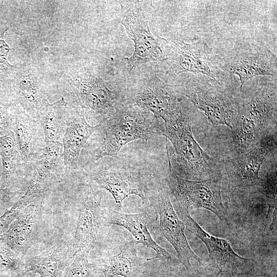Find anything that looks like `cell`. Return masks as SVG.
Here are the masks:
<instances>
[{
	"mask_svg": "<svg viewBox=\"0 0 277 277\" xmlns=\"http://www.w3.org/2000/svg\"><path fill=\"white\" fill-rule=\"evenodd\" d=\"M13 132L21 159L30 161L36 148L37 129L34 118L25 112L15 115Z\"/></svg>",
	"mask_w": 277,
	"mask_h": 277,
	"instance_id": "22",
	"label": "cell"
},
{
	"mask_svg": "<svg viewBox=\"0 0 277 277\" xmlns=\"http://www.w3.org/2000/svg\"><path fill=\"white\" fill-rule=\"evenodd\" d=\"M150 113L137 107L121 105L100 124L105 136L93 160L117 158L121 148L129 142L139 139L147 140L154 134H159V121Z\"/></svg>",
	"mask_w": 277,
	"mask_h": 277,
	"instance_id": "3",
	"label": "cell"
},
{
	"mask_svg": "<svg viewBox=\"0 0 277 277\" xmlns=\"http://www.w3.org/2000/svg\"><path fill=\"white\" fill-rule=\"evenodd\" d=\"M230 277H241L240 275H234V276H230Z\"/></svg>",
	"mask_w": 277,
	"mask_h": 277,
	"instance_id": "34",
	"label": "cell"
},
{
	"mask_svg": "<svg viewBox=\"0 0 277 277\" xmlns=\"http://www.w3.org/2000/svg\"><path fill=\"white\" fill-rule=\"evenodd\" d=\"M191 113L187 103L178 96L163 118L164 123L160 125L159 134L166 136L175 149L180 170L176 174L194 176L204 173H212L215 162L194 138Z\"/></svg>",
	"mask_w": 277,
	"mask_h": 277,
	"instance_id": "2",
	"label": "cell"
},
{
	"mask_svg": "<svg viewBox=\"0 0 277 277\" xmlns=\"http://www.w3.org/2000/svg\"><path fill=\"white\" fill-rule=\"evenodd\" d=\"M222 182V175L219 173L205 180L193 181L182 177L171 170L167 179L168 190L175 198L181 217L190 214L194 209L202 208L229 224L228 212L221 196Z\"/></svg>",
	"mask_w": 277,
	"mask_h": 277,
	"instance_id": "4",
	"label": "cell"
},
{
	"mask_svg": "<svg viewBox=\"0 0 277 277\" xmlns=\"http://www.w3.org/2000/svg\"><path fill=\"white\" fill-rule=\"evenodd\" d=\"M75 108L87 118H93L98 124L110 117L121 105L120 98L107 87L97 74L79 72L68 80Z\"/></svg>",
	"mask_w": 277,
	"mask_h": 277,
	"instance_id": "7",
	"label": "cell"
},
{
	"mask_svg": "<svg viewBox=\"0 0 277 277\" xmlns=\"http://www.w3.org/2000/svg\"><path fill=\"white\" fill-rule=\"evenodd\" d=\"M221 70L230 76L239 77L240 90L245 83L260 76L276 77V56L266 46L249 43L233 48L219 58Z\"/></svg>",
	"mask_w": 277,
	"mask_h": 277,
	"instance_id": "10",
	"label": "cell"
},
{
	"mask_svg": "<svg viewBox=\"0 0 277 277\" xmlns=\"http://www.w3.org/2000/svg\"><path fill=\"white\" fill-rule=\"evenodd\" d=\"M18 211L13 206L0 216V238L6 233L16 217Z\"/></svg>",
	"mask_w": 277,
	"mask_h": 277,
	"instance_id": "31",
	"label": "cell"
},
{
	"mask_svg": "<svg viewBox=\"0 0 277 277\" xmlns=\"http://www.w3.org/2000/svg\"><path fill=\"white\" fill-rule=\"evenodd\" d=\"M7 187L8 186L0 182V210L7 205L12 195Z\"/></svg>",
	"mask_w": 277,
	"mask_h": 277,
	"instance_id": "32",
	"label": "cell"
},
{
	"mask_svg": "<svg viewBox=\"0 0 277 277\" xmlns=\"http://www.w3.org/2000/svg\"><path fill=\"white\" fill-rule=\"evenodd\" d=\"M39 204L30 205L19 211L6 233L0 238L1 240L14 251L27 243L35 225Z\"/></svg>",
	"mask_w": 277,
	"mask_h": 277,
	"instance_id": "20",
	"label": "cell"
},
{
	"mask_svg": "<svg viewBox=\"0 0 277 277\" xmlns=\"http://www.w3.org/2000/svg\"><path fill=\"white\" fill-rule=\"evenodd\" d=\"M276 145L273 135H267L260 139L257 145L241 157L239 171L229 179V189L232 191L241 187L259 184V172L265 158Z\"/></svg>",
	"mask_w": 277,
	"mask_h": 277,
	"instance_id": "17",
	"label": "cell"
},
{
	"mask_svg": "<svg viewBox=\"0 0 277 277\" xmlns=\"http://www.w3.org/2000/svg\"><path fill=\"white\" fill-rule=\"evenodd\" d=\"M62 253L58 248L32 258L29 263L28 268L34 270L42 277H55L58 258Z\"/></svg>",
	"mask_w": 277,
	"mask_h": 277,
	"instance_id": "26",
	"label": "cell"
},
{
	"mask_svg": "<svg viewBox=\"0 0 277 277\" xmlns=\"http://www.w3.org/2000/svg\"><path fill=\"white\" fill-rule=\"evenodd\" d=\"M99 187L108 191L117 206L122 208L124 200L130 195L146 200L147 187L140 172L128 164L115 161L105 164L90 175Z\"/></svg>",
	"mask_w": 277,
	"mask_h": 277,
	"instance_id": "11",
	"label": "cell"
},
{
	"mask_svg": "<svg viewBox=\"0 0 277 277\" xmlns=\"http://www.w3.org/2000/svg\"><path fill=\"white\" fill-rule=\"evenodd\" d=\"M101 195L88 186L78 204L76 227L71 247L73 256L81 251H90L97 241L101 216Z\"/></svg>",
	"mask_w": 277,
	"mask_h": 277,
	"instance_id": "14",
	"label": "cell"
},
{
	"mask_svg": "<svg viewBox=\"0 0 277 277\" xmlns=\"http://www.w3.org/2000/svg\"><path fill=\"white\" fill-rule=\"evenodd\" d=\"M14 84L17 100L26 113L36 117L47 100L35 73L22 70L15 78Z\"/></svg>",
	"mask_w": 277,
	"mask_h": 277,
	"instance_id": "19",
	"label": "cell"
},
{
	"mask_svg": "<svg viewBox=\"0 0 277 277\" xmlns=\"http://www.w3.org/2000/svg\"><path fill=\"white\" fill-rule=\"evenodd\" d=\"M0 151L2 163L0 182L8 186L10 180L19 165L21 157L14 133L1 137Z\"/></svg>",
	"mask_w": 277,
	"mask_h": 277,
	"instance_id": "24",
	"label": "cell"
},
{
	"mask_svg": "<svg viewBox=\"0 0 277 277\" xmlns=\"http://www.w3.org/2000/svg\"><path fill=\"white\" fill-rule=\"evenodd\" d=\"M259 193L265 197L268 205L265 217L266 227L268 224L271 227L276 223V172L268 173L261 179L257 186Z\"/></svg>",
	"mask_w": 277,
	"mask_h": 277,
	"instance_id": "25",
	"label": "cell"
},
{
	"mask_svg": "<svg viewBox=\"0 0 277 277\" xmlns=\"http://www.w3.org/2000/svg\"><path fill=\"white\" fill-rule=\"evenodd\" d=\"M15 115L9 113L0 105V134L2 136L13 133V128Z\"/></svg>",
	"mask_w": 277,
	"mask_h": 277,
	"instance_id": "29",
	"label": "cell"
},
{
	"mask_svg": "<svg viewBox=\"0 0 277 277\" xmlns=\"http://www.w3.org/2000/svg\"><path fill=\"white\" fill-rule=\"evenodd\" d=\"M17 261L14 251L0 240V272L14 268Z\"/></svg>",
	"mask_w": 277,
	"mask_h": 277,
	"instance_id": "28",
	"label": "cell"
},
{
	"mask_svg": "<svg viewBox=\"0 0 277 277\" xmlns=\"http://www.w3.org/2000/svg\"><path fill=\"white\" fill-rule=\"evenodd\" d=\"M135 245L134 242L126 243L118 253L101 263L100 269L104 277H141L146 262L137 255Z\"/></svg>",
	"mask_w": 277,
	"mask_h": 277,
	"instance_id": "18",
	"label": "cell"
},
{
	"mask_svg": "<svg viewBox=\"0 0 277 277\" xmlns=\"http://www.w3.org/2000/svg\"><path fill=\"white\" fill-rule=\"evenodd\" d=\"M89 252L81 251L73 256L74 259L69 268L68 277H90L92 269L88 260Z\"/></svg>",
	"mask_w": 277,
	"mask_h": 277,
	"instance_id": "27",
	"label": "cell"
},
{
	"mask_svg": "<svg viewBox=\"0 0 277 277\" xmlns=\"http://www.w3.org/2000/svg\"><path fill=\"white\" fill-rule=\"evenodd\" d=\"M63 144L58 141L46 144L38 148L30 161L34 171L49 181L57 174L63 162Z\"/></svg>",
	"mask_w": 277,
	"mask_h": 277,
	"instance_id": "23",
	"label": "cell"
},
{
	"mask_svg": "<svg viewBox=\"0 0 277 277\" xmlns=\"http://www.w3.org/2000/svg\"><path fill=\"white\" fill-rule=\"evenodd\" d=\"M101 216L106 223L122 226L132 235L136 245L141 244L152 248L156 255L147 261L159 259L164 261H174L176 258L161 247L152 238L147 228L148 215L146 212L137 214H125L111 209H104Z\"/></svg>",
	"mask_w": 277,
	"mask_h": 277,
	"instance_id": "15",
	"label": "cell"
},
{
	"mask_svg": "<svg viewBox=\"0 0 277 277\" xmlns=\"http://www.w3.org/2000/svg\"><path fill=\"white\" fill-rule=\"evenodd\" d=\"M179 94L172 85L165 83L154 74L128 88L123 96L122 105L146 110L155 119L162 120Z\"/></svg>",
	"mask_w": 277,
	"mask_h": 277,
	"instance_id": "12",
	"label": "cell"
},
{
	"mask_svg": "<svg viewBox=\"0 0 277 277\" xmlns=\"http://www.w3.org/2000/svg\"><path fill=\"white\" fill-rule=\"evenodd\" d=\"M120 5L119 22L134 43L133 54L125 58L129 71L149 62L164 63L168 56L167 41L152 34L138 3L123 2Z\"/></svg>",
	"mask_w": 277,
	"mask_h": 277,
	"instance_id": "6",
	"label": "cell"
},
{
	"mask_svg": "<svg viewBox=\"0 0 277 277\" xmlns=\"http://www.w3.org/2000/svg\"><path fill=\"white\" fill-rule=\"evenodd\" d=\"M148 199L156 215L152 229L153 233L166 239L173 247L180 262L186 270L192 267L190 263L191 259L201 263L200 258L189 244L185 233V225L172 205L170 193L166 185L158 181L156 191L150 194Z\"/></svg>",
	"mask_w": 277,
	"mask_h": 277,
	"instance_id": "8",
	"label": "cell"
},
{
	"mask_svg": "<svg viewBox=\"0 0 277 277\" xmlns=\"http://www.w3.org/2000/svg\"><path fill=\"white\" fill-rule=\"evenodd\" d=\"M164 63L175 75L191 72L217 81L225 80L227 76H230L221 70L219 57L197 38L190 43L179 39L171 41L168 44V56Z\"/></svg>",
	"mask_w": 277,
	"mask_h": 277,
	"instance_id": "9",
	"label": "cell"
},
{
	"mask_svg": "<svg viewBox=\"0 0 277 277\" xmlns=\"http://www.w3.org/2000/svg\"><path fill=\"white\" fill-rule=\"evenodd\" d=\"M187 230L199 238L205 244L208 252V263L218 270L217 274H228L230 276L241 274L253 263L250 259L242 257L233 249L230 242L204 230L190 214L182 217Z\"/></svg>",
	"mask_w": 277,
	"mask_h": 277,
	"instance_id": "13",
	"label": "cell"
},
{
	"mask_svg": "<svg viewBox=\"0 0 277 277\" xmlns=\"http://www.w3.org/2000/svg\"><path fill=\"white\" fill-rule=\"evenodd\" d=\"M67 103L62 97L52 104L46 101L36 117L43 127L46 144L58 141L65 125Z\"/></svg>",
	"mask_w": 277,
	"mask_h": 277,
	"instance_id": "21",
	"label": "cell"
},
{
	"mask_svg": "<svg viewBox=\"0 0 277 277\" xmlns=\"http://www.w3.org/2000/svg\"><path fill=\"white\" fill-rule=\"evenodd\" d=\"M66 130L63 138V162L67 168H78L80 152L90 136L101 127V124L91 125L85 116L74 108L65 118Z\"/></svg>",
	"mask_w": 277,
	"mask_h": 277,
	"instance_id": "16",
	"label": "cell"
},
{
	"mask_svg": "<svg viewBox=\"0 0 277 277\" xmlns=\"http://www.w3.org/2000/svg\"><path fill=\"white\" fill-rule=\"evenodd\" d=\"M177 277H219L216 274L215 275H211L205 274L203 272L200 271V269H193L192 267L188 270L186 269V272L182 274L179 275Z\"/></svg>",
	"mask_w": 277,
	"mask_h": 277,
	"instance_id": "33",
	"label": "cell"
},
{
	"mask_svg": "<svg viewBox=\"0 0 277 277\" xmlns=\"http://www.w3.org/2000/svg\"><path fill=\"white\" fill-rule=\"evenodd\" d=\"M224 80L194 74L181 85H172L175 91L185 96L193 106L203 112L213 126L225 125L232 129L236 102L228 96L222 87Z\"/></svg>",
	"mask_w": 277,
	"mask_h": 277,
	"instance_id": "5",
	"label": "cell"
},
{
	"mask_svg": "<svg viewBox=\"0 0 277 277\" xmlns=\"http://www.w3.org/2000/svg\"><path fill=\"white\" fill-rule=\"evenodd\" d=\"M7 30L6 29L0 32V71H7L14 69V67L10 65L7 60L10 47L4 38L5 33Z\"/></svg>",
	"mask_w": 277,
	"mask_h": 277,
	"instance_id": "30",
	"label": "cell"
},
{
	"mask_svg": "<svg viewBox=\"0 0 277 277\" xmlns=\"http://www.w3.org/2000/svg\"><path fill=\"white\" fill-rule=\"evenodd\" d=\"M240 91L234 132L239 146L246 148L256 140L263 126L276 114V77H255L245 83Z\"/></svg>",
	"mask_w": 277,
	"mask_h": 277,
	"instance_id": "1",
	"label": "cell"
}]
</instances>
